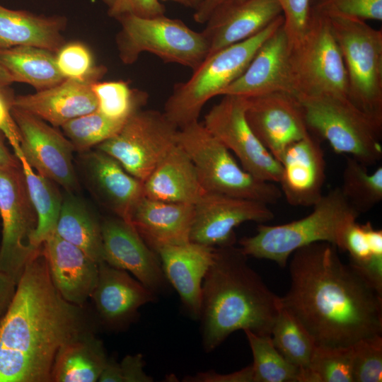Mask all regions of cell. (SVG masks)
I'll return each mask as SVG.
<instances>
[{
	"label": "cell",
	"instance_id": "obj_54",
	"mask_svg": "<svg viewBox=\"0 0 382 382\" xmlns=\"http://www.w3.org/2000/svg\"><path fill=\"white\" fill-rule=\"evenodd\" d=\"M104 4H105L108 8L111 7L114 4L115 0H102Z\"/></svg>",
	"mask_w": 382,
	"mask_h": 382
},
{
	"label": "cell",
	"instance_id": "obj_14",
	"mask_svg": "<svg viewBox=\"0 0 382 382\" xmlns=\"http://www.w3.org/2000/svg\"><path fill=\"white\" fill-rule=\"evenodd\" d=\"M20 136V154L37 173L75 192L79 183L73 163L71 141L42 119L11 106ZM19 154V153H18Z\"/></svg>",
	"mask_w": 382,
	"mask_h": 382
},
{
	"label": "cell",
	"instance_id": "obj_52",
	"mask_svg": "<svg viewBox=\"0 0 382 382\" xmlns=\"http://www.w3.org/2000/svg\"><path fill=\"white\" fill-rule=\"evenodd\" d=\"M164 1H171L174 3H177L185 6L190 7L189 0H162Z\"/></svg>",
	"mask_w": 382,
	"mask_h": 382
},
{
	"label": "cell",
	"instance_id": "obj_25",
	"mask_svg": "<svg viewBox=\"0 0 382 382\" xmlns=\"http://www.w3.org/2000/svg\"><path fill=\"white\" fill-rule=\"evenodd\" d=\"M97 82V81H96ZM91 81L64 79L36 93L13 98L12 107L61 127L71 120L98 110V101Z\"/></svg>",
	"mask_w": 382,
	"mask_h": 382
},
{
	"label": "cell",
	"instance_id": "obj_37",
	"mask_svg": "<svg viewBox=\"0 0 382 382\" xmlns=\"http://www.w3.org/2000/svg\"><path fill=\"white\" fill-rule=\"evenodd\" d=\"M127 119H113L96 110L71 120L61 127L75 151L83 153L115 135Z\"/></svg>",
	"mask_w": 382,
	"mask_h": 382
},
{
	"label": "cell",
	"instance_id": "obj_21",
	"mask_svg": "<svg viewBox=\"0 0 382 382\" xmlns=\"http://www.w3.org/2000/svg\"><path fill=\"white\" fill-rule=\"evenodd\" d=\"M83 153V171L93 195L117 217L131 224L133 209L144 196L143 182L102 151Z\"/></svg>",
	"mask_w": 382,
	"mask_h": 382
},
{
	"label": "cell",
	"instance_id": "obj_43",
	"mask_svg": "<svg viewBox=\"0 0 382 382\" xmlns=\"http://www.w3.org/2000/svg\"><path fill=\"white\" fill-rule=\"evenodd\" d=\"M144 364L141 354L127 355L120 363L108 358L98 381L151 382L153 378L144 371Z\"/></svg>",
	"mask_w": 382,
	"mask_h": 382
},
{
	"label": "cell",
	"instance_id": "obj_44",
	"mask_svg": "<svg viewBox=\"0 0 382 382\" xmlns=\"http://www.w3.org/2000/svg\"><path fill=\"white\" fill-rule=\"evenodd\" d=\"M284 18L283 28L289 45L296 44L305 33L312 11V0H276Z\"/></svg>",
	"mask_w": 382,
	"mask_h": 382
},
{
	"label": "cell",
	"instance_id": "obj_24",
	"mask_svg": "<svg viewBox=\"0 0 382 382\" xmlns=\"http://www.w3.org/2000/svg\"><path fill=\"white\" fill-rule=\"evenodd\" d=\"M52 281L68 302L81 306L96 286L98 263L55 232L42 244Z\"/></svg>",
	"mask_w": 382,
	"mask_h": 382
},
{
	"label": "cell",
	"instance_id": "obj_51",
	"mask_svg": "<svg viewBox=\"0 0 382 382\" xmlns=\"http://www.w3.org/2000/svg\"><path fill=\"white\" fill-rule=\"evenodd\" d=\"M13 83L14 81L11 74L0 62V88H8Z\"/></svg>",
	"mask_w": 382,
	"mask_h": 382
},
{
	"label": "cell",
	"instance_id": "obj_53",
	"mask_svg": "<svg viewBox=\"0 0 382 382\" xmlns=\"http://www.w3.org/2000/svg\"><path fill=\"white\" fill-rule=\"evenodd\" d=\"M202 0H189L190 6L192 8H195Z\"/></svg>",
	"mask_w": 382,
	"mask_h": 382
},
{
	"label": "cell",
	"instance_id": "obj_2",
	"mask_svg": "<svg viewBox=\"0 0 382 382\" xmlns=\"http://www.w3.org/2000/svg\"><path fill=\"white\" fill-rule=\"evenodd\" d=\"M88 332L82 307L66 301L54 285L42 245L0 316V382H52L60 349Z\"/></svg>",
	"mask_w": 382,
	"mask_h": 382
},
{
	"label": "cell",
	"instance_id": "obj_27",
	"mask_svg": "<svg viewBox=\"0 0 382 382\" xmlns=\"http://www.w3.org/2000/svg\"><path fill=\"white\" fill-rule=\"evenodd\" d=\"M145 197L168 202L195 204L206 192L196 168L177 144L143 182Z\"/></svg>",
	"mask_w": 382,
	"mask_h": 382
},
{
	"label": "cell",
	"instance_id": "obj_39",
	"mask_svg": "<svg viewBox=\"0 0 382 382\" xmlns=\"http://www.w3.org/2000/svg\"><path fill=\"white\" fill-rule=\"evenodd\" d=\"M57 68L65 79L99 81L107 71L103 66L94 64L90 50L83 43H65L56 52Z\"/></svg>",
	"mask_w": 382,
	"mask_h": 382
},
{
	"label": "cell",
	"instance_id": "obj_11",
	"mask_svg": "<svg viewBox=\"0 0 382 382\" xmlns=\"http://www.w3.org/2000/svg\"><path fill=\"white\" fill-rule=\"evenodd\" d=\"M178 128L166 115L139 109L113 137L96 146L117 160L132 175L144 182L178 144Z\"/></svg>",
	"mask_w": 382,
	"mask_h": 382
},
{
	"label": "cell",
	"instance_id": "obj_18",
	"mask_svg": "<svg viewBox=\"0 0 382 382\" xmlns=\"http://www.w3.org/2000/svg\"><path fill=\"white\" fill-rule=\"evenodd\" d=\"M290 45L283 24L260 45L244 72L221 96L254 97L273 92L294 94Z\"/></svg>",
	"mask_w": 382,
	"mask_h": 382
},
{
	"label": "cell",
	"instance_id": "obj_28",
	"mask_svg": "<svg viewBox=\"0 0 382 382\" xmlns=\"http://www.w3.org/2000/svg\"><path fill=\"white\" fill-rule=\"evenodd\" d=\"M64 16L37 15L0 4V50L33 46L57 52L64 44Z\"/></svg>",
	"mask_w": 382,
	"mask_h": 382
},
{
	"label": "cell",
	"instance_id": "obj_7",
	"mask_svg": "<svg viewBox=\"0 0 382 382\" xmlns=\"http://www.w3.org/2000/svg\"><path fill=\"white\" fill-rule=\"evenodd\" d=\"M177 140L194 163L206 192L268 205L282 197L274 183L260 180L245 170L225 145L198 121L179 129Z\"/></svg>",
	"mask_w": 382,
	"mask_h": 382
},
{
	"label": "cell",
	"instance_id": "obj_33",
	"mask_svg": "<svg viewBox=\"0 0 382 382\" xmlns=\"http://www.w3.org/2000/svg\"><path fill=\"white\" fill-rule=\"evenodd\" d=\"M342 250L348 252L350 263L382 291V231L369 221H356L345 233Z\"/></svg>",
	"mask_w": 382,
	"mask_h": 382
},
{
	"label": "cell",
	"instance_id": "obj_47",
	"mask_svg": "<svg viewBox=\"0 0 382 382\" xmlns=\"http://www.w3.org/2000/svg\"><path fill=\"white\" fill-rule=\"evenodd\" d=\"M185 382H254L252 365L230 374H219L214 370L185 376Z\"/></svg>",
	"mask_w": 382,
	"mask_h": 382
},
{
	"label": "cell",
	"instance_id": "obj_16",
	"mask_svg": "<svg viewBox=\"0 0 382 382\" xmlns=\"http://www.w3.org/2000/svg\"><path fill=\"white\" fill-rule=\"evenodd\" d=\"M245 118L263 146L279 162L286 149L311 132L296 96L273 92L245 98Z\"/></svg>",
	"mask_w": 382,
	"mask_h": 382
},
{
	"label": "cell",
	"instance_id": "obj_46",
	"mask_svg": "<svg viewBox=\"0 0 382 382\" xmlns=\"http://www.w3.org/2000/svg\"><path fill=\"white\" fill-rule=\"evenodd\" d=\"M7 88H0V130L8 139L16 154L21 150L20 136L11 113L14 96Z\"/></svg>",
	"mask_w": 382,
	"mask_h": 382
},
{
	"label": "cell",
	"instance_id": "obj_49",
	"mask_svg": "<svg viewBox=\"0 0 382 382\" xmlns=\"http://www.w3.org/2000/svg\"><path fill=\"white\" fill-rule=\"evenodd\" d=\"M236 0H202L195 8L194 20L199 23H205L212 13L220 6Z\"/></svg>",
	"mask_w": 382,
	"mask_h": 382
},
{
	"label": "cell",
	"instance_id": "obj_36",
	"mask_svg": "<svg viewBox=\"0 0 382 382\" xmlns=\"http://www.w3.org/2000/svg\"><path fill=\"white\" fill-rule=\"evenodd\" d=\"M270 337L276 349L289 362L301 369H308L316 346L303 327L282 308Z\"/></svg>",
	"mask_w": 382,
	"mask_h": 382
},
{
	"label": "cell",
	"instance_id": "obj_9",
	"mask_svg": "<svg viewBox=\"0 0 382 382\" xmlns=\"http://www.w3.org/2000/svg\"><path fill=\"white\" fill-rule=\"evenodd\" d=\"M116 42L121 61L132 64L146 52L167 63L194 70L206 58L209 43L203 32L190 28L179 19L164 15L144 18L125 15Z\"/></svg>",
	"mask_w": 382,
	"mask_h": 382
},
{
	"label": "cell",
	"instance_id": "obj_10",
	"mask_svg": "<svg viewBox=\"0 0 382 382\" xmlns=\"http://www.w3.org/2000/svg\"><path fill=\"white\" fill-rule=\"evenodd\" d=\"M294 95L348 97V79L341 52L327 17L312 8L301 38L290 46Z\"/></svg>",
	"mask_w": 382,
	"mask_h": 382
},
{
	"label": "cell",
	"instance_id": "obj_48",
	"mask_svg": "<svg viewBox=\"0 0 382 382\" xmlns=\"http://www.w3.org/2000/svg\"><path fill=\"white\" fill-rule=\"evenodd\" d=\"M16 285L13 279L0 271V316L8 308L15 294Z\"/></svg>",
	"mask_w": 382,
	"mask_h": 382
},
{
	"label": "cell",
	"instance_id": "obj_19",
	"mask_svg": "<svg viewBox=\"0 0 382 382\" xmlns=\"http://www.w3.org/2000/svg\"><path fill=\"white\" fill-rule=\"evenodd\" d=\"M319 140L311 132L289 145L279 159V188L292 206L313 207L323 196L325 161Z\"/></svg>",
	"mask_w": 382,
	"mask_h": 382
},
{
	"label": "cell",
	"instance_id": "obj_22",
	"mask_svg": "<svg viewBox=\"0 0 382 382\" xmlns=\"http://www.w3.org/2000/svg\"><path fill=\"white\" fill-rule=\"evenodd\" d=\"M91 298L102 321L117 328L133 320L142 306L156 299V294L127 271L103 261L98 263Z\"/></svg>",
	"mask_w": 382,
	"mask_h": 382
},
{
	"label": "cell",
	"instance_id": "obj_45",
	"mask_svg": "<svg viewBox=\"0 0 382 382\" xmlns=\"http://www.w3.org/2000/svg\"><path fill=\"white\" fill-rule=\"evenodd\" d=\"M165 11L160 0H115L108 13L116 19L125 15L150 18L164 15Z\"/></svg>",
	"mask_w": 382,
	"mask_h": 382
},
{
	"label": "cell",
	"instance_id": "obj_3",
	"mask_svg": "<svg viewBox=\"0 0 382 382\" xmlns=\"http://www.w3.org/2000/svg\"><path fill=\"white\" fill-rule=\"evenodd\" d=\"M247 260L234 245L215 247L202 286L199 319L207 352L238 330L271 335L282 308L280 297L267 287Z\"/></svg>",
	"mask_w": 382,
	"mask_h": 382
},
{
	"label": "cell",
	"instance_id": "obj_6",
	"mask_svg": "<svg viewBox=\"0 0 382 382\" xmlns=\"http://www.w3.org/2000/svg\"><path fill=\"white\" fill-rule=\"evenodd\" d=\"M310 132L325 140L333 151L347 154L366 166L382 157V121L364 112L347 96L295 95Z\"/></svg>",
	"mask_w": 382,
	"mask_h": 382
},
{
	"label": "cell",
	"instance_id": "obj_17",
	"mask_svg": "<svg viewBox=\"0 0 382 382\" xmlns=\"http://www.w3.org/2000/svg\"><path fill=\"white\" fill-rule=\"evenodd\" d=\"M103 261L125 270L153 291H163L168 281L158 255L129 223L119 218L101 221Z\"/></svg>",
	"mask_w": 382,
	"mask_h": 382
},
{
	"label": "cell",
	"instance_id": "obj_32",
	"mask_svg": "<svg viewBox=\"0 0 382 382\" xmlns=\"http://www.w3.org/2000/svg\"><path fill=\"white\" fill-rule=\"evenodd\" d=\"M16 156L21 163L28 193L37 215L32 243L39 248L55 232L63 196L54 182L35 173L20 153Z\"/></svg>",
	"mask_w": 382,
	"mask_h": 382
},
{
	"label": "cell",
	"instance_id": "obj_5",
	"mask_svg": "<svg viewBox=\"0 0 382 382\" xmlns=\"http://www.w3.org/2000/svg\"><path fill=\"white\" fill-rule=\"evenodd\" d=\"M283 23L280 15L254 36L207 56L188 80L173 88L164 106L168 119L178 129L198 121L206 103L244 72L260 45Z\"/></svg>",
	"mask_w": 382,
	"mask_h": 382
},
{
	"label": "cell",
	"instance_id": "obj_34",
	"mask_svg": "<svg viewBox=\"0 0 382 382\" xmlns=\"http://www.w3.org/2000/svg\"><path fill=\"white\" fill-rule=\"evenodd\" d=\"M366 166L348 156L340 187L347 202L359 214L371 210L382 200V166L372 173Z\"/></svg>",
	"mask_w": 382,
	"mask_h": 382
},
{
	"label": "cell",
	"instance_id": "obj_26",
	"mask_svg": "<svg viewBox=\"0 0 382 382\" xmlns=\"http://www.w3.org/2000/svg\"><path fill=\"white\" fill-rule=\"evenodd\" d=\"M193 216L194 204L163 202L144 196L133 209L131 224L145 243L156 252L163 246L189 243Z\"/></svg>",
	"mask_w": 382,
	"mask_h": 382
},
{
	"label": "cell",
	"instance_id": "obj_15",
	"mask_svg": "<svg viewBox=\"0 0 382 382\" xmlns=\"http://www.w3.org/2000/svg\"><path fill=\"white\" fill-rule=\"evenodd\" d=\"M274 218L266 204L255 200L206 192L194 204L191 242L211 247L234 245V228L246 221L260 224Z\"/></svg>",
	"mask_w": 382,
	"mask_h": 382
},
{
	"label": "cell",
	"instance_id": "obj_23",
	"mask_svg": "<svg viewBox=\"0 0 382 382\" xmlns=\"http://www.w3.org/2000/svg\"><path fill=\"white\" fill-rule=\"evenodd\" d=\"M215 247L190 241L156 250L166 280L178 292L186 311L199 319L202 286L212 265Z\"/></svg>",
	"mask_w": 382,
	"mask_h": 382
},
{
	"label": "cell",
	"instance_id": "obj_29",
	"mask_svg": "<svg viewBox=\"0 0 382 382\" xmlns=\"http://www.w3.org/2000/svg\"><path fill=\"white\" fill-rule=\"evenodd\" d=\"M55 233L97 263L103 261L101 221L74 192L64 194Z\"/></svg>",
	"mask_w": 382,
	"mask_h": 382
},
{
	"label": "cell",
	"instance_id": "obj_1",
	"mask_svg": "<svg viewBox=\"0 0 382 382\" xmlns=\"http://www.w3.org/2000/svg\"><path fill=\"white\" fill-rule=\"evenodd\" d=\"M337 247L317 242L291 255L289 291L282 308L303 327L316 347L349 348L382 335V291Z\"/></svg>",
	"mask_w": 382,
	"mask_h": 382
},
{
	"label": "cell",
	"instance_id": "obj_41",
	"mask_svg": "<svg viewBox=\"0 0 382 382\" xmlns=\"http://www.w3.org/2000/svg\"><path fill=\"white\" fill-rule=\"evenodd\" d=\"M352 349L353 382H381L382 335L361 340Z\"/></svg>",
	"mask_w": 382,
	"mask_h": 382
},
{
	"label": "cell",
	"instance_id": "obj_55",
	"mask_svg": "<svg viewBox=\"0 0 382 382\" xmlns=\"http://www.w3.org/2000/svg\"><path fill=\"white\" fill-rule=\"evenodd\" d=\"M317 1H318V0H312V6H313V4L315 2H316Z\"/></svg>",
	"mask_w": 382,
	"mask_h": 382
},
{
	"label": "cell",
	"instance_id": "obj_8",
	"mask_svg": "<svg viewBox=\"0 0 382 382\" xmlns=\"http://www.w3.org/2000/svg\"><path fill=\"white\" fill-rule=\"evenodd\" d=\"M325 16L341 52L349 99L364 112L382 121V30L361 19Z\"/></svg>",
	"mask_w": 382,
	"mask_h": 382
},
{
	"label": "cell",
	"instance_id": "obj_4",
	"mask_svg": "<svg viewBox=\"0 0 382 382\" xmlns=\"http://www.w3.org/2000/svg\"><path fill=\"white\" fill-rule=\"evenodd\" d=\"M359 215L336 187L323 195L303 218L275 226L260 224L255 235L239 241L240 248L247 256L284 267L296 250L313 243L327 242L342 250L345 233Z\"/></svg>",
	"mask_w": 382,
	"mask_h": 382
},
{
	"label": "cell",
	"instance_id": "obj_35",
	"mask_svg": "<svg viewBox=\"0 0 382 382\" xmlns=\"http://www.w3.org/2000/svg\"><path fill=\"white\" fill-rule=\"evenodd\" d=\"M243 331L253 354L254 382H300V369L279 353L270 336Z\"/></svg>",
	"mask_w": 382,
	"mask_h": 382
},
{
	"label": "cell",
	"instance_id": "obj_31",
	"mask_svg": "<svg viewBox=\"0 0 382 382\" xmlns=\"http://www.w3.org/2000/svg\"><path fill=\"white\" fill-rule=\"evenodd\" d=\"M55 54L41 47L18 46L0 50V62L14 82L28 83L40 91L65 79L57 68Z\"/></svg>",
	"mask_w": 382,
	"mask_h": 382
},
{
	"label": "cell",
	"instance_id": "obj_50",
	"mask_svg": "<svg viewBox=\"0 0 382 382\" xmlns=\"http://www.w3.org/2000/svg\"><path fill=\"white\" fill-rule=\"evenodd\" d=\"M21 163L16 155H13L8 150L0 139V170L18 167Z\"/></svg>",
	"mask_w": 382,
	"mask_h": 382
},
{
	"label": "cell",
	"instance_id": "obj_38",
	"mask_svg": "<svg viewBox=\"0 0 382 382\" xmlns=\"http://www.w3.org/2000/svg\"><path fill=\"white\" fill-rule=\"evenodd\" d=\"M92 90L98 101V110L113 119H127L147 100L145 92L132 89L124 81H97L92 85Z\"/></svg>",
	"mask_w": 382,
	"mask_h": 382
},
{
	"label": "cell",
	"instance_id": "obj_30",
	"mask_svg": "<svg viewBox=\"0 0 382 382\" xmlns=\"http://www.w3.org/2000/svg\"><path fill=\"white\" fill-rule=\"evenodd\" d=\"M102 342L91 332L63 346L57 353L52 382H96L106 364Z\"/></svg>",
	"mask_w": 382,
	"mask_h": 382
},
{
	"label": "cell",
	"instance_id": "obj_13",
	"mask_svg": "<svg viewBox=\"0 0 382 382\" xmlns=\"http://www.w3.org/2000/svg\"><path fill=\"white\" fill-rule=\"evenodd\" d=\"M245 106L244 97L224 96L205 115L204 125L236 156L245 170L260 180L279 183L281 164L251 129Z\"/></svg>",
	"mask_w": 382,
	"mask_h": 382
},
{
	"label": "cell",
	"instance_id": "obj_12",
	"mask_svg": "<svg viewBox=\"0 0 382 382\" xmlns=\"http://www.w3.org/2000/svg\"><path fill=\"white\" fill-rule=\"evenodd\" d=\"M0 271L17 284L27 262L42 247L32 243L37 219L21 165L0 170Z\"/></svg>",
	"mask_w": 382,
	"mask_h": 382
},
{
	"label": "cell",
	"instance_id": "obj_42",
	"mask_svg": "<svg viewBox=\"0 0 382 382\" xmlns=\"http://www.w3.org/2000/svg\"><path fill=\"white\" fill-rule=\"evenodd\" d=\"M312 8L324 15H337L363 21L382 20V0H318Z\"/></svg>",
	"mask_w": 382,
	"mask_h": 382
},
{
	"label": "cell",
	"instance_id": "obj_20",
	"mask_svg": "<svg viewBox=\"0 0 382 382\" xmlns=\"http://www.w3.org/2000/svg\"><path fill=\"white\" fill-rule=\"evenodd\" d=\"M282 14L276 0H236L218 7L202 31L208 55L257 34Z\"/></svg>",
	"mask_w": 382,
	"mask_h": 382
},
{
	"label": "cell",
	"instance_id": "obj_40",
	"mask_svg": "<svg viewBox=\"0 0 382 382\" xmlns=\"http://www.w3.org/2000/svg\"><path fill=\"white\" fill-rule=\"evenodd\" d=\"M308 369L315 382H353L352 349L316 347Z\"/></svg>",
	"mask_w": 382,
	"mask_h": 382
}]
</instances>
